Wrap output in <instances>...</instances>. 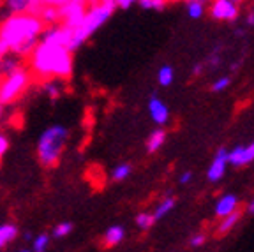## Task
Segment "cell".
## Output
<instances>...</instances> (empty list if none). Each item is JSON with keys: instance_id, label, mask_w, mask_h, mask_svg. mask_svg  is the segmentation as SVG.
Wrapping results in <instances>:
<instances>
[{"instance_id": "cell-1", "label": "cell", "mask_w": 254, "mask_h": 252, "mask_svg": "<svg viewBox=\"0 0 254 252\" xmlns=\"http://www.w3.org/2000/svg\"><path fill=\"white\" fill-rule=\"evenodd\" d=\"M44 25L39 18L30 14L5 16L0 21V43L7 48L9 55L28 59L41 39Z\"/></svg>"}, {"instance_id": "cell-24", "label": "cell", "mask_w": 254, "mask_h": 252, "mask_svg": "<svg viewBox=\"0 0 254 252\" xmlns=\"http://www.w3.org/2000/svg\"><path fill=\"white\" fill-rule=\"evenodd\" d=\"M131 171H132V168L129 164H119L115 170L111 171V178H113L115 182H122L131 175Z\"/></svg>"}, {"instance_id": "cell-20", "label": "cell", "mask_w": 254, "mask_h": 252, "mask_svg": "<svg viewBox=\"0 0 254 252\" xmlns=\"http://www.w3.org/2000/svg\"><path fill=\"white\" fill-rule=\"evenodd\" d=\"M238 219H240V212H237V210H235L233 213H230V215H228L226 219H224V221H222L221 224H219V229H217V235H219V237L226 235V233L230 231V229L233 228L235 224H237Z\"/></svg>"}, {"instance_id": "cell-11", "label": "cell", "mask_w": 254, "mask_h": 252, "mask_svg": "<svg viewBox=\"0 0 254 252\" xmlns=\"http://www.w3.org/2000/svg\"><path fill=\"white\" fill-rule=\"evenodd\" d=\"M226 164H228V152L224 148H221L215 155L214 162H212L210 170H208V180L215 182L221 180L224 177V171H226Z\"/></svg>"}, {"instance_id": "cell-32", "label": "cell", "mask_w": 254, "mask_h": 252, "mask_svg": "<svg viewBox=\"0 0 254 252\" xmlns=\"http://www.w3.org/2000/svg\"><path fill=\"white\" fill-rule=\"evenodd\" d=\"M132 4H134L132 0H120V2H117V7H120V9H129Z\"/></svg>"}, {"instance_id": "cell-7", "label": "cell", "mask_w": 254, "mask_h": 252, "mask_svg": "<svg viewBox=\"0 0 254 252\" xmlns=\"http://www.w3.org/2000/svg\"><path fill=\"white\" fill-rule=\"evenodd\" d=\"M41 43L53 44V46L65 48L67 52L74 53V46H72V30L64 25H55V27H46L41 34Z\"/></svg>"}, {"instance_id": "cell-37", "label": "cell", "mask_w": 254, "mask_h": 252, "mask_svg": "<svg viewBox=\"0 0 254 252\" xmlns=\"http://www.w3.org/2000/svg\"><path fill=\"white\" fill-rule=\"evenodd\" d=\"M25 240H32V235H30V233H25Z\"/></svg>"}, {"instance_id": "cell-13", "label": "cell", "mask_w": 254, "mask_h": 252, "mask_svg": "<svg viewBox=\"0 0 254 252\" xmlns=\"http://www.w3.org/2000/svg\"><path fill=\"white\" fill-rule=\"evenodd\" d=\"M124 238H126V229L122 226H110L103 235V242L106 247H117Z\"/></svg>"}, {"instance_id": "cell-3", "label": "cell", "mask_w": 254, "mask_h": 252, "mask_svg": "<svg viewBox=\"0 0 254 252\" xmlns=\"http://www.w3.org/2000/svg\"><path fill=\"white\" fill-rule=\"evenodd\" d=\"M69 129L64 124H52L39 134L36 145L37 161L44 168H55L60 162L64 148L67 145Z\"/></svg>"}, {"instance_id": "cell-22", "label": "cell", "mask_w": 254, "mask_h": 252, "mask_svg": "<svg viewBox=\"0 0 254 252\" xmlns=\"http://www.w3.org/2000/svg\"><path fill=\"white\" fill-rule=\"evenodd\" d=\"M48 245H50V235L48 233H39L37 237L32 240V252H46Z\"/></svg>"}, {"instance_id": "cell-26", "label": "cell", "mask_w": 254, "mask_h": 252, "mask_svg": "<svg viewBox=\"0 0 254 252\" xmlns=\"http://www.w3.org/2000/svg\"><path fill=\"white\" fill-rule=\"evenodd\" d=\"M72 231V224L71 222H60L53 228V237L55 238H65L69 237Z\"/></svg>"}, {"instance_id": "cell-14", "label": "cell", "mask_w": 254, "mask_h": 252, "mask_svg": "<svg viewBox=\"0 0 254 252\" xmlns=\"http://www.w3.org/2000/svg\"><path fill=\"white\" fill-rule=\"evenodd\" d=\"M16 238H18V226L12 222H4L0 226V251L12 244Z\"/></svg>"}, {"instance_id": "cell-35", "label": "cell", "mask_w": 254, "mask_h": 252, "mask_svg": "<svg viewBox=\"0 0 254 252\" xmlns=\"http://www.w3.org/2000/svg\"><path fill=\"white\" fill-rule=\"evenodd\" d=\"M247 25L254 27V12H249V14H247Z\"/></svg>"}, {"instance_id": "cell-5", "label": "cell", "mask_w": 254, "mask_h": 252, "mask_svg": "<svg viewBox=\"0 0 254 252\" xmlns=\"http://www.w3.org/2000/svg\"><path fill=\"white\" fill-rule=\"evenodd\" d=\"M32 85V74L28 72L27 67H21L20 71L12 72L0 79V104L7 106V104L16 103L28 87Z\"/></svg>"}, {"instance_id": "cell-15", "label": "cell", "mask_w": 254, "mask_h": 252, "mask_svg": "<svg viewBox=\"0 0 254 252\" xmlns=\"http://www.w3.org/2000/svg\"><path fill=\"white\" fill-rule=\"evenodd\" d=\"M21 67H23L21 59H18V57H14V55H7L0 62V79L12 74V72H16V71H20Z\"/></svg>"}, {"instance_id": "cell-30", "label": "cell", "mask_w": 254, "mask_h": 252, "mask_svg": "<svg viewBox=\"0 0 254 252\" xmlns=\"http://www.w3.org/2000/svg\"><path fill=\"white\" fill-rule=\"evenodd\" d=\"M230 87V78H221L219 81L214 83V87H212V90L214 92H222L224 88Z\"/></svg>"}, {"instance_id": "cell-27", "label": "cell", "mask_w": 254, "mask_h": 252, "mask_svg": "<svg viewBox=\"0 0 254 252\" xmlns=\"http://www.w3.org/2000/svg\"><path fill=\"white\" fill-rule=\"evenodd\" d=\"M139 7L141 9H155V11H163L166 7V2H161V0H141L139 2Z\"/></svg>"}, {"instance_id": "cell-18", "label": "cell", "mask_w": 254, "mask_h": 252, "mask_svg": "<svg viewBox=\"0 0 254 252\" xmlns=\"http://www.w3.org/2000/svg\"><path fill=\"white\" fill-rule=\"evenodd\" d=\"M164 139H166V132H164L163 129L154 130V132H152L150 136H148V139H147V150L150 152V154L157 152V150L163 146Z\"/></svg>"}, {"instance_id": "cell-29", "label": "cell", "mask_w": 254, "mask_h": 252, "mask_svg": "<svg viewBox=\"0 0 254 252\" xmlns=\"http://www.w3.org/2000/svg\"><path fill=\"white\" fill-rule=\"evenodd\" d=\"M9 150V138H7V134L4 132H0V161L4 159L5 152Z\"/></svg>"}, {"instance_id": "cell-19", "label": "cell", "mask_w": 254, "mask_h": 252, "mask_svg": "<svg viewBox=\"0 0 254 252\" xmlns=\"http://www.w3.org/2000/svg\"><path fill=\"white\" fill-rule=\"evenodd\" d=\"M43 92L52 99V101H55V99H59L60 95H62V83H60L59 79H46V81L43 83Z\"/></svg>"}, {"instance_id": "cell-16", "label": "cell", "mask_w": 254, "mask_h": 252, "mask_svg": "<svg viewBox=\"0 0 254 252\" xmlns=\"http://www.w3.org/2000/svg\"><path fill=\"white\" fill-rule=\"evenodd\" d=\"M235 208H237V197H235L233 194H228V196H224L217 203V206H215V213L221 215V217H228L230 213L235 212Z\"/></svg>"}, {"instance_id": "cell-23", "label": "cell", "mask_w": 254, "mask_h": 252, "mask_svg": "<svg viewBox=\"0 0 254 252\" xmlns=\"http://www.w3.org/2000/svg\"><path fill=\"white\" fill-rule=\"evenodd\" d=\"M173 78H175L173 67L163 65L161 69H159V72H157L159 85H163V87H168V85H171V83H173Z\"/></svg>"}, {"instance_id": "cell-40", "label": "cell", "mask_w": 254, "mask_h": 252, "mask_svg": "<svg viewBox=\"0 0 254 252\" xmlns=\"http://www.w3.org/2000/svg\"><path fill=\"white\" fill-rule=\"evenodd\" d=\"M0 7H2V4H0Z\"/></svg>"}, {"instance_id": "cell-33", "label": "cell", "mask_w": 254, "mask_h": 252, "mask_svg": "<svg viewBox=\"0 0 254 252\" xmlns=\"http://www.w3.org/2000/svg\"><path fill=\"white\" fill-rule=\"evenodd\" d=\"M9 55V52H7V48L4 46V44L0 43V62H2V60L5 59V57Z\"/></svg>"}, {"instance_id": "cell-38", "label": "cell", "mask_w": 254, "mask_h": 252, "mask_svg": "<svg viewBox=\"0 0 254 252\" xmlns=\"http://www.w3.org/2000/svg\"><path fill=\"white\" fill-rule=\"evenodd\" d=\"M249 212H251V213H254V201L249 205Z\"/></svg>"}, {"instance_id": "cell-9", "label": "cell", "mask_w": 254, "mask_h": 252, "mask_svg": "<svg viewBox=\"0 0 254 252\" xmlns=\"http://www.w3.org/2000/svg\"><path fill=\"white\" fill-rule=\"evenodd\" d=\"M148 113H150L152 120H154L155 124H159V126L166 124L168 119H170V110H168L166 104L159 97H155V95H152L150 101H148Z\"/></svg>"}, {"instance_id": "cell-8", "label": "cell", "mask_w": 254, "mask_h": 252, "mask_svg": "<svg viewBox=\"0 0 254 252\" xmlns=\"http://www.w3.org/2000/svg\"><path fill=\"white\" fill-rule=\"evenodd\" d=\"M39 20L43 21L44 27H55V25H60L59 0H44V7L39 14Z\"/></svg>"}, {"instance_id": "cell-34", "label": "cell", "mask_w": 254, "mask_h": 252, "mask_svg": "<svg viewBox=\"0 0 254 252\" xmlns=\"http://www.w3.org/2000/svg\"><path fill=\"white\" fill-rule=\"evenodd\" d=\"M190 178H192V173H190V171H187V173H184L182 177H180V182H182V184H187Z\"/></svg>"}, {"instance_id": "cell-31", "label": "cell", "mask_w": 254, "mask_h": 252, "mask_svg": "<svg viewBox=\"0 0 254 252\" xmlns=\"http://www.w3.org/2000/svg\"><path fill=\"white\" fill-rule=\"evenodd\" d=\"M203 242H205L203 235H194V237L190 238V245H192V247H199V245H203Z\"/></svg>"}, {"instance_id": "cell-36", "label": "cell", "mask_w": 254, "mask_h": 252, "mask_svg": "<svg viewBox=\"0 0 254 252\" xmlns=\"http://www.w3.org/2000/svg\"><path fill=\"white\" fill-rule=\"evenodd\" d=\"M5 106H2V104H0V120L4 119V113H5V110H4Z\"/></svg>"}, {"instance_id": "cell-25", "label": "cell", "mask_w": 254, "mask_h": 252, "mask_svg": "<svg viewBox=\"0 0 254 252\" xmlns=\"http://www.w3.org/2000/svg\"><path fill=\"white\" fill-rule=\"evenodd\" d=\"M155 222L154 215L152 213H147V212H141L136 215V226H138L139 229H148L152 228V224Z\"/></svg>"}, {"instance_id": "cell-4", "label": "cell", "mask_w": 254, "mask_h": 252, "mask_svg": "<svg viewBox=\"0 0 254 252\" xmlns=\"http://www.w3.org/2000/svg\"><path fill=\"white\" fill-rule=\"evenodd\" d=\"M117 9V2L113 0H104V2H90L87 5V12L78 28L72 30V46L74 52L83 46L87 39H90L95 32L99 30L108 20H110Z\"/></svg>"}, {"instance_id": "cell-21", "label": "cell", "mask_w": 254, "mask_h": 252, "mask_svg": "<svg viewBox=\"0 0 254 252\" xmlns=\"http://www.w3.org/2000/svg\"><path fill=\"white\" fill-rule=\"evenodd\" d=\"M173 206H175L173 197H166L164 201H161V203H159L157 208H155V212L152 213V215H154L155 221H159V219H163L168 212H171V210H173Z\"/></svg>"}, {"instance_id": "cell-39", "label": "cell", "mask_w": 254, "mask_h": 252, "mask_svg": "<svg viewBox=\"0 0 254 252\" xmlns=\"http://www.w3.org/2000/svg\"><path fill=\"white\" fill-rule=\"evenodd\" d=\"M18 252H32V251H30V249H20Z\"/></svg>"}, {"instance_id": "cell-28", "label": "cell", "mask_w": 254, "mask_h": 252, "mask_svg": "<svg viewBox=\"0 0 254 252\" xmlns=\"http://www.w3.org/2000/svg\"><path fill=\"white\" fill-rule=\"evenodd\" d=\"M187 12H189L190 18H201L203 4L201 2H189V4H187Z\"/></svg>"}, {"instance_id": "cell-10", "label": "cell", "mask_w": 254, "mask_h": 252, "mask_svg": "<svg viewBox=\"0 0 254 252\" xmlns=\"http://www.w3.org/2000/svg\"><path fill=\"white\" fill-rule=\"evenodd\" d=\"M238 14V9L233 2L230 0H217L214 5H212V16L217 18V20H231L233 21Z\"/></svg>"}, {"instance_id": "cell-6", "label": "cell", "mask_w": 254, "mask_h": 252, "mask_svg": "<svg viewBox=\"0 0 254 252\" xmlns=\"http://www.w3.org/2000/svg\"><path fill=\"white\" fill-rule=\"evenodd\" d=\"M88 2L85 0H59V16H60V25L71 28H78L81 25L87 12Z\"/></svg>"}, {"instance_id": "cell-2", "label": "cell", "mask_w": 254, "mask_h": 252, "mask_svg": "<svg viewBox=\"0 0 254 252\" xmlns=\"http://www.w3.org/2000/svg\"><path fill=\"white\" fill-rule=\"evenodd\" d=\"M72 69H74V59H72V53L67 52L65 48L39 41L28 57V72L43 81L67 79L71 78Z\"/></svg>"}, {"instance_id": "cell-17", "label": "cell", "mask_w": 254, "mask_h": 252, "mask_svg": "<svg viewBox=\"0 0 254 252\" xmlns=\"http://www.w3.org/2000/svg\"><path fill=\"white\" fill-rule=\"evenodd\" d=\"M2 7H5V12H7V16L27 14L28 0H7L5 4H2Z\"/></svg>"}, {"instance_id": "cell-12", "label": "cell", "mask_w": 254, "mask_h": 252, "mask_svg": "<svg viewBox=\"0 0 254 252\" xmlns=\"http://www.w3.org/2000/svg\"><path fill=\"white\" fill-rule=\"evenodd\" d=\"M228 161H230L233 166L249 164L251 161H254V143H251V145L246 146V148H242V146L235 148L231 154H228Z\"/></svg>"}]
</instances>
